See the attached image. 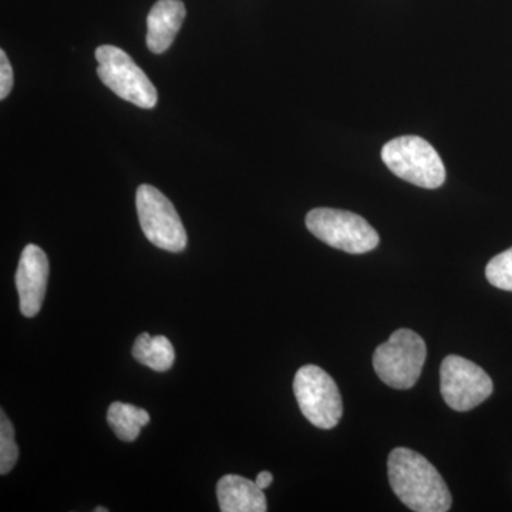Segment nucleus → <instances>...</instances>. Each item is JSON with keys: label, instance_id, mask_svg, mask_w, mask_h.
<instances>
[{"label": "nucleus", "instance_id": "9d476101", "mask_svg": "<svg viewBox=\"0 0 512 512\" xmlns=\"http://www.w3.org/2000/svg\"><path fill=\"white\" fill-rule=\"evenodd\" d=\"M187 15L181 0H158L147 16V47L160 55L173 45Z\"/></svg>", "mask_w": 512, "mask_h": 512}, {"label": "nucleus", "instance_id": "f3484780", "mask_svg": "<svg viewBox=\"0 0 512 512\" xmlns=\"http://www.w3.org/2000/svg\"><path fill=\"white\" fill-rule=\"evenodd\" d=\"M272 481H274V476H272L269 471H262V473H259L258 477H256L255 483L259 488L265 490V488H268L269 485L272 484Z\"/></svg>", "mask_w": 512, "mask_h": 512}, {"label": "nucleus", "instance_id": "ddd939ff", "mask_svg": "<svg viewBox=\"0 0 512 512\" xmlns=\"http://www.w3.org/2000/svg\"><path fill=\"white\" fill-rule=\"evenodd\" d=\"M107 421L120 440L131 443L140 436L141 427L150 423V414L133 404L114 402L107 412Z\"/></svg>", "mask_w": 512, "mask_h": 512}, {"label": "nucleus", "instance_id": "dca6fc26", "mask_svg": "<svg viewBox=\"0 0 512 512\" xmlns=\"http://www.w3.org/2000/svg\"><path fill=\"white\" fill-rule=\"evenodd\" d=\"M13 89V69L5 50H0V99L5 100Z\"/></svg>", "mask_w": 512, "mask_h": 512}, {"label": "nucleus", "instance_id": "20e7f679", "mask_svg": "<svg viewBox=\"0 0 512 512\" xmlns=\"http://www.w3.org/2000/svg\"><path fill=\"white\" fill-rule=\"evenodd\" d=\"M306 227L329 247L348 254H366L380 242L376 229L365 218L350 211L315 208L306 215Z\"/></svg>", "mask_w": 512, "mask_h": 512}, {"label": "nucleus", "instance_id": "f257e3e1", "mask_svg": "<svg viewBox=\"0 0 512 512\" xmlns=\"http://www.w3.org/2000/svg\"><path fill=\"white\" fill-rule=\"evenodd\" d=\"M390 487L416 512H446L453 504L446 481L426 457L406 447L394 448L387 460Z\"/></svg>", "mask_w": 512, "mask_h": 512}, {"label": "nucleus", "instance_id": "7ed1b4c3", "mask_svg": "<svg viewBox=\"0 0 512 512\" xmlns=\"http://www.w3.org/2000/svg\"><path fill=\"white\" fill-rule=\"evenodd\" d=\"M426 359L427 346L423 338L413 330L399 329L375 350L373 367L384 384L407 390L419 380Z\"/></svg>", "mask_w": 512, "mask_h": 512}, {"label": "nucleus", "instance_id": "f03ea898", "mask_svg": "<svg viewBox=\"0 0 512 512\" xmlns=\"http://www.w3.org/2000/svg\"><path fill=\"white\" fill-rule=\"evenodd\" d=\"M382 160L407 183L436 190L446 181V168L429 141L417 136L393 138L382 148Z\"/></svg>", "mask_w": 512, "mask_h": 512}, {"label": "nucleus", "instance_id": "39448f33", "mask_svg": "<svg viewBox=\"0 0 512 512\" xmlns=\"http://www.w3.org/2000/svg\"><path fill=\"white\" fill-rule=\"evenodd\" d=\"M96 59L99 62L97 74L111 92L141 109L156 107V87L128 53L119 47L104 45L97 47Z\"/></svg>", "mask_w": 512, "mask_h": 512}, {"label": "nucleus", "instance_id": "2eb2a0df", "mask_svg": "<svg viewBox=\"0 0 512 512\" xmlns=\"http://www.w3.org/2000/svg\"><path fill=\"white\" fill-rule=\"evenodd\" d=\"M485 276L495 288L512 292V248L494 256L488 262Z\"/></svg>", "mask_w": 512, "mask_h": 512}, {"label": "nucleus", "instance_id": "f8f14e48", "mask_svg": "<svg viewBox=\"0 0 512 512\" xmlns=\"http://www.w3.org/2000/svg\"><path fill=\"white\" fill-rule=\"evenodd\" d=\"M133 356L141 365L156 372H167L174 365L175 352L170 340L165 336H150L141 333L133 346Z\"/></svg>", "mask_w": 512, "mask_h": 512}, {"label": "nucleus", "instance_id": "6e6552de", "mask_svg": "<svg viewBox=\"0 0 512 512\" xmlns=\"http://www.w3.org/2000/svg\"><path fill=\"white\" fill-rule=\"evenodd\" d=\"M494 384L484 369L457 355L447 356L440 367L444 402L456 412H470L493 393Z\"/></svg>", "mask_w": 512, "mask_h": 512}, {"label": "nucleus", "instance_id": "a211bd4d", "mask_svg": "<svg viewBox=\"0 0 512 512\" xmlns=\"http://www.w3.org/2000/svg\"><path fill=\"white\" fill-rule=\"evenodd\" d=\"M96 512H109V510H107V508H100V507H97L96 510H94Z\"/></svg>", "mask_w": 512, "mask_h": 512}, {"label": "nucleus", "instance_id": "0eeeda50", "mask_svg": "<svg viewBox=\"0 0 512 512\" xmlns=\"http://www.w3.org/2000/svg\"><path fill=\"white\" fill-rule=\"evenodd\" d=\"M136 207L141 229L148 241L168 252H183L187 247V232L173 202L154 188L143 184L138 187Z\"/></svg>", "mask_w": 512, "mask_h": 512}, {"label": "nucleus", "instance_id": "1a4fd4ad", "mask_svg": "<svg viewBox=\"0 0 512 512\" xmlns=\"http://www.w3.org/2000/svg\"><path fill=\"white\" fill-rule=\"evenodd\" d=\"M49 259L42 248L29 244L20 255L16 271L20 312L26 318H33L42 309L49 281Z\"/></svg>", "mask_w": 512, "mask_h": 512}, {"label": "nucleus", "instance_id": "4468645a", "mask_svg": "<svg viewBox=\"0 0 512 512\" xmlns=\"http://www.w3.org/2000/svg\"><path fill=\"white\" fill-rule=\"evenodd\" d=\"M19 458V448L15 441V430L5 412L0 413V474L12 471Z\"/></svg>", "mask_w": 512, "mask_h": 512}, {"label": "nucleus", "instance_id": "423d86ee", "mask_svg": "<svg viewBox=\"0 0 512 512\" xmlns=\"http://www.w3.org/2000/svg\"><path fill=\"white\" fill-rule=\"evenodd\" d=\"M293 392L299 409L313 426L330 430L338 426L343 414L338 384L319 366L301 367L293 380Z\"/></svg>", "mask_w": 512, "mask_h": 512}, {"label": "nucleus", "instance_id": "9b49d317", "mask_svg": "<svg viewBox=\"0 0 512 512\" xmlns=\"http://www.w3.org/2000/svg\"><path fill=\"white\" fill-rule=\"evenodd\" d=\"M218 503L222 512H265L264 490L248 478L228 474L218 481Z\"/></svg>", "mask_w": 512, "mask_h": 512}]
</instances>
